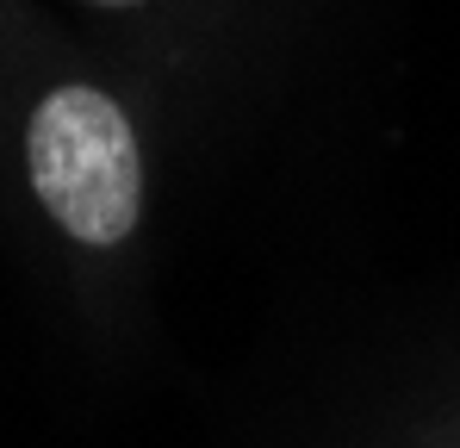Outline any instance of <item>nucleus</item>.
Instances as JSON below:
<instances>
[{"instance_id":"f03ea898","label":"nucleus","mask_w":460,"mask_h":448,"mask_svg":"<svg viewBox=\"0 0 460 448\" xmlns=\"http://www.w3.org/2000/svg\"><path fill=\"white\" fill-rule=\"evenodd\" d=\"M87 6H112V13H125V6H144V0H87Z\"/></svg>"},{"instance_id":"f257e3e1","label":"nucleus","mask_w":460,"mask_h":448,"mask_svg":"<svg viewBox=\"0 0 460 448\" xmlns=\"http://www.w3.org/2000/svg\"><path fill=\"white\" fill-rule=\"evenodd\" d=\"M25 181L81 249H125L144 224V138L100 81H57L25 119Z\"/></svg>"}]
</instances>
